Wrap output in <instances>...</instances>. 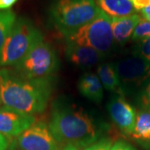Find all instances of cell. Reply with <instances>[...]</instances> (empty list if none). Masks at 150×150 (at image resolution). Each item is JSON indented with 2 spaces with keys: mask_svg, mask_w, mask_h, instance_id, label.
I'll use <instances>...</instances> for the list:
<instances>
[{
  "mask_svg": "<svg viewBox=\"0 0 150 150\" xmlns=\"http://www.w3.org/2000/svg\"><path fill=\"white\" fill-rule=\"evenodd\" d=\"M35 123L33 115L7 107L0 108V134L5 137H18Z\"/></svg>",
  "mask_w": 150,
  "mask_h": 150,
  "instance_id": "cell-9",
  "label": "cell"
},
{
  "mask_svg": "<svg viewBox=\"0 0 150 150\" xmlns=\"http://www.w3.org/2000/svg\"><path fill=\"white\" fill-rule=\"evenodd\" d=\"M48 128L58 144L78 148L94 144L100 135L94 119L75 105L58 104L52 112Z\"/></svg>",
  "mask_w": 150,
  "mask_h": 150,
  "instance_id": "cell-2",
  "label": "cell"
},
{
  "mask_svg": "<svg viewBox=\"0 0 150 150\" xmlns=\"http://www.w3.org/2000/svg\"><path fill=\"white\" fill-rule=\"evenodd\" d=\"M66 56L76 66L83 69H89L99 63L103 54L89 47L68 44Z\"/></svg>",
  "mask_w": 150,
  "mask_h": 150,
  "instance_id": "cell-11",
  "label": "cell"
},
{
  "mask_svg": "<svg viewBox=\"0 0 150 150\" xmlns=\"http://www.w3.org/2000/svg\"><path fill=\"white\" fill-rule=\"evenodd\" d=\"M112 146L111 140L103 139L97 141L93 144L89 145L84 150H110Z\"/></svg>",
  "mask_w": 150,
  "mask_h": 150,
  "instance_id": "cell-19",
  "label": "cell"
},
{
  "mask_svg": "<svg viewBox=\"0 0 150 150\" xmlns=\"http://www.w3.org/2000/svg\"><path fill=\"white\" fill-rule=\"evenodd\" d=\"M108 110L114 124L123 134L131 135L134 131L137 114L130 103L122 97H114L108 104Z\"/></svg>",
  "mask_w": 150,
  "mask_h": 150,
  "instance_id": "cell-10",
  "label": "cell"
},
{
  "mask_svg": "<svg viewBox=\"0 0 150 150\" xmlns=\"http://www.w3.org/2000/svg\"><path fill=\"white\" fill-rule=\"evenodd\" d=\"M62 150H79V149L76 146H74V145H66L64 148Z\"/></svg>",
  "mask_w": 150,
  "mask_h": 150,
  "instance_id": "cell-27",
  "label": "cell"
},
{
  "mask_svg": "<svg viewBox=\"0 0 150 150\" xmlns=\"http://www.w3.org/2000/svg\"><path fill=\"white\" fill-rule=\"evenodd\" d=\"M16 19V15L13 11L0 10V58L6 39Z\"/></svg>",
  "mask_w": 150,
  "mask_h": 150,
  "instance_id": "cell-17",
  "label": "cell"
},
{
  "mask_svg": "<svg viewBox=\"0 0 150 150\" xmlns=\"http://www.w3.org/2000/svg\"><path fill=\"white\" fill-rule=\"evenodd\" d=\"M114 68L123 89L139 87L150 79V63L140 55L118 60Z\"/></svg>",
  "mask_w": 150,
  "mask_h": 150,
  "instance_id": "cell-7",
  "label": "cell"
},
{
  "mask_svg": "<svg viewBox=\"0 0 150 150\" xmlns=\"http://www.w3.org/2000/svg\"><path fill=\"white\" fill-rule=\"evenodd\" d=\"M18 0H0V10L5 11L9 9Z\"/></svg>",
  "mask_w": 150,
  "mask_h": 150,
  "instance_id": "cell-24",
  "label": "cell"
},
{
  "mask_svg": "<svg viewBox=\"0 0 150 150\" xmlns=\"http://www.w3.org/2000/svg\"><path fill=\"white\" fill-rule=\"evenodd\" d=\"M140 19L141 17L136 13L123 18H111L113 39L119 43H125L133 35Z\"/></svg>",
  "mask_w": 150,
  "mask_h": 150,
  "instance_id": "cell-12",
  "label": "cell"
},
{
  "mask_svg": "<svg viewBox=\"0 0 150 150\" xmlns=\"http://www.w3.org/2000/svg\"><path fill=\"white\" fill-rule=\"evenodd\" d=\"M43 38L40 31L30 20L17 18L2 50L0 66L16 65Z\"/></svg>",
  "mask_w": 150,
  "mask_h": 150,
  "instance_id": "cell-4",
  "label": "cell"
},
{
  "mask_svg": "<svg viewBox=\"0 0 150 150\" xmlns=\"http://www.w3.org/2000/svg\"><path fill=\"white\" fill-rule=\"evenodd\" d=\"M142 15L144 17V18L150 21V4L147 8H145L144 9L142 10Z\"/></svg>",
  "mask_w": 150,
  "mask_h": 150,
  "instance_id": "cell-26",
  "label": "cell"
},
{
  "mask_svg": "<svg viewBox=\"0 0 150 150\" xmlns=\"http://www.w3.org/2000/svg\"><path fill=\"white\" fill-rule=\"evenodd\" d=\"M67 44L93 48L104 54L113 43L111 18L100 10L94 19L65 37Z\"/></svg>",
  "mask_w": 150,
  "mask_h": 150,
  "instance_id": "cell-5",
  "label": "cell"
},
{
  "mask_svg": "<svg viewBox=\"0 0 150 150\" xmlns=\"http://www.w3.org/2000/svg\"><path fill=\"white\" fill-rule=\"evenodd\" d=\"M110 150H135L129 144L123 142V141H118L112 145Z\"/></svg>",
  "mask_w": 150,
  "mask_h": 150,
  "instance_id": "cell-23",
  "label": "cell"
},
{
  "mask_svg": "<svg viewBox=\"0 0 150 150\" xmlns=\"http://www.w3.org/2000/svg\"><path fill=\"white\" fill-rule=\"evenodd\" d=\"M18 150H59V144L46 123H34L14 142Z\"/></svg>",
  "mask_w": 150,
  "mask_h": 150,
  "instance_id": "cell-8",
  "label": "cell"
},
{
  "mask_svg": "<svg viewBox=\"0 0 150 150\" xmlns=\"http://www.w3.org/2000/svg\"><path fill=\"white\" fill-rule=\"evenodd\" d=\"M80 93L91 101L100 103L103 96V87L98 76L93 73H87L81 77L79 82Z\"/></svg>",
  "mask_w": 150,
  "mask_h": 150,
  "instance_id": "cell-13",
  "label": "cell"
},
{
  "mask_svg": "<svg viewBox=\"0 0 150 150\" xmlns=\"http://www.w3.org/2000/svg\"><path fill=\"white\" fill-rule=\"evenodd\" d=\"M97 73L104 88L108 91L116 92L118 93H123V88L114 65L108 63L101 64L98 67Z\"/></svg>",
  "mask_w": 150,
  "mask_h": 150,
  "instance_id": "cell-15",
  "label": "cell"
},
{
  "mask_svg": "<svg viewBox=\"0 0 150 150\" xmlns=\"http://www.w3.org/2000/svg\"><path fill=\"white\" fill-rule=\"evenodd\" d=\"M135 10H143L150 4V0H130Z\"/></svg>",
  "mask_w": 150,
  "mask_h": 150,
  "instance_id": "cell-22",
  "label": "cell"
},
{
  "mask_svg": "<svg viewBox=\"0 0 150 150\" xmlns=\"http://www.w3.org/2000/svg\"><path fill=\"white\" fill-rule=\"evenodd\" d=\"M150 36V21L141 18L139 23L134 29V32L132 35V39L138 40Z\"/></svg>",
  "mask_w": 150,
  "mask_h": 150,
  "instance_id": "cell-18",
  "label": "cell"
},
{
  "mask_svg": "<svg viewBox=\"0 0 150 150\" xmlns=\"http://www.w3.org/2000/svg\"><path fill=\"white\" fill-rule=\"evenodd\" d=\"M139 55L150 63V36L143 39L140 46Z\"/></svg>",
  "mask_w": 150,
  "mask_h": 150,
  "instance_id": "cell-21",
  "label": "cell"
},
{
  "mask_svg": "<svg viewBox=\"0 0 150 150\" xmlns=\"http://www.w3.org/2000/svg\"><path fill=\"white\" fill-rule=\"evenodd\" d=\"M140 101L144 109L150 112V79L141 94Z\"/></svg>",
  "mask_w": 150,
  "mask_h": 150,
  "instance_id": "cell-20",
  "label": "cell"
},
{
  "mask_svg": "<svg viewBox=\"0 0 150 150\" xmlns=\"http://www.w3.org/2000/svg\"><path fill=\"white\" fill-rule=\"evenodd\" d=\"M1 103H1V99H0V104H1Z\"/></svg>",
  "mask_w": 150,
  "mask_h": 150,
  "instance_id": "cell-28",
  "label": "cell"
},
{
  "mask_svg": "<svg viewBox=\"0 0 150 150\" xmlns=\"http://www.w3.org/2000/svg\"><path fill=\"white\" fill-rule=\"evenodd\" d=\"M99 9L111 18L134 14L135 9L130 0H97Z\"/></svg>",
  "mask_w": 150,
  "mask_h": 150,
  "instance_id": "cell-14",
  "label": "cell"
},
{
  "mask_svg": "<svg viewBox=\"0 0 150 150\" xmlns=\"http://www.w3.org/2000/svg\"><path fill=\"white\" fill-rule=\"evenodd\" d=\"M52 92L51 79H27L12 70L0 69V99L4 107L27 114L43 112Z\"/></svg>",
  "mask_w": 150,
  "mask_h": 150,
  "instance_id": "cell-1",
  "label": "cell"
},
{
  "mask_svg": "<svg viewBox=\"0 0 150 150\" xmlns=\"http://www.w3.org/2000/svg\"><path fill=\"white\" fill-rule=\"evenodd\" d=\"M132 138L150 147V112L143 110L137 114Z\"/></svg>",
  "mask_w": 150,
  "mask_h": 150,
  "instance_id": "cell-16",
  "label": "cell"
},
{
  "mask_svg": "<svg viewBox=\"0 0 150 150\" xmlns=\"http://www.w3.org/2000/svg\"><path fill=\"white\" fill-rule=\"evenodd\" d=\"M8 141L5 136L0 134V150H7L8 149Z\"/></svg>",
  "mask_w": 150,
  "mask_h": 150,
  "instance_id": "cell-25",
  "label": "cell"
},
{
  "mask_svg": "<svg viewBox=\"0 0 150 150\" xmlns=\"http://www.w3.org/2000/svg\"><path fill=\"white\" fill-rule=\"evenodd\" d=\"M59 68V59L53 47L41 39L30 52L14 65V72L27 79H48Z\"/></svg>",
  "mask_w": 150,
  "mask_h": 150,
  "instance_id": "cell-6",
  "label": "cell"
},
{
  "mask_svg": "<svg viewBox=\"0 0 150 150\" xmlns=\"http://www.w3.org/2000/svg\"><path fill=\"white\" fill-rule=\"evenodd\" d=\"M94 0H54L50 17L65 37L91 22L99 13Z\"/></svg>",
  "mask_w": 150,
  "mask_h": 150,
  "instance_id": "cell-3",
  "label": "cell"
}]
</instances>
